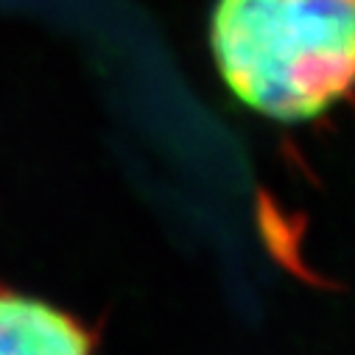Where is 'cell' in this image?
Segmentation results:
<instances>
[{"instance_id": "6da1fadb", "label": "cell", "mask_w": 355, "mask_h": 355, "mask_svg": "<svg viewBox=\"0 0 355 355\" xmlns=\"http://www.w3.org/2000/svg\"><path fill=\"white\" fill-rule=\"evenodd\" d=\"M210 48L230 93L272 121L355 96V0H218Z\"/></svg>"}, {"instance_id": "7a4b0ae2", "label": "cell", "mask_w": 355, "mask_h": 355, "mask_svg": "<svg viewBox=\"0 0 355 355\" xmlns=\"http://www.w3.org/2000/svg\"><path fill=\"white\" fill-rule=\"evenodd\" d=\"M0 355H93V338L70 313L0 288Z\"/></svg>"}]
</instances>
